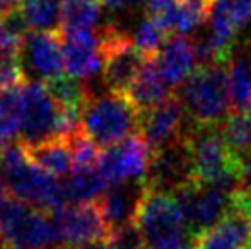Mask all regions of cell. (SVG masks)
Returning a JSON list of instances; mask_svg holds the SVG:
<instances>
[{"label":"cell","instance_id":"obj_23","mask_svg":"<svg viewBox=\"0 0 251 249\" xmlns=\"http://www.w3.org/2000/svg\"><path fill=\"white\" fill-rule=\"evenodd\" d=\"M101 19V7L96 0H66L63 6L61 33H86L94 31Z\"/></svg>","mask_w":251,"mask_h":249},{"label":"cell","instance_id":"obj_36","mask_svg":"<svg viewBox=\"0 0 251 249\" xmlns=\"http://www.w3.org/2000/svg\"><path fill=\"white\" fill-rule=\"evenodd\" d=\"M84 249H114L108 242H99V244H94V246H90V248H84Z\"/></svg>","mask_w":251,"mask_h":249},{"label":"cell","instance_id":"obj_14","mask_svg":"<svg viewBox=\"0 0 251 249\" xmlns=\"http://www.w3.org/2000/svg\"><path fill=\"white\" fill-rule=\"evenodd\" d=\"M185 126H187V112L178 94L169 96L156 108L141 114V138L151 147L152 154L180 141L185 134Z\"/></svg>","mask_w":251,"mask_h":249},{"label":"cell","instance_id":"obj_30","mask_svg":"<svg viewBox=\"0 0 251 249\" xmlns=\"http://www.w3.org/2000/svg\"><path fill=\"white\" fill-rule=\"evenodd\" d=\"M147 17L156 21L167 33L176 31L178 13H180V0H151L147 4Z\"/></svg>","mask_w":251,"mask_h":249},{"label":"cell","instance_id":"obj_38","mask_svg":"<svg viewBox=\"0 0 251 249\" xmlns=\"http://www.w3.org/2000/svg\"><path fill=\"white\" fill-rule=\"evenodd\" d=\"M11 249H35V248H26V246H13Z\"/></svg>","mask_w":251,"mask_h":249},{"label":"cell","instance_id":"obj_13","mask_svg":"<svg viewBox=\"0 0 251 249\" xmlns=\"http://www.w3.org/2000/svg\"><path fill=\"white\" fill-rule=\"evenodd\" d=\"M191 181H195V176L185 138L152 154L145 178L147 189L176 194Z\"/></svg>","mask_w":251,"mask_h":249},{"label":"cell","instance_id":"obj_35","mask_svg":"<svg viewBox=\"0 0 251 249\" xmlns=\"http://www.w3.org/2000/svg\"><path fill=\"white\" fill-rule=\"evenodd\" d=\"M160 249H193V246L189 248V244H185L183 240H180V242L169 244V246H163V248H160Z\"/></svg>","mask_w":251,"mask_h":249},{"label":"cell","instance_id":"obj_17","mask_svg":"<svg viewBox=\"0 0 251 249\" xmlns=\"http://www.w3.org/2000/svg\"><path fill=\"white\" fill-rule=\"evenodd\" d=\"M193 249H251V222L231 209L213 227L193 236Z\"/></svg>","mask_w":251,"mask_h":249},{"label":"cell","instance_id":"obj_8","mask_svg":"<svg viewBox=\"0 0 251 249\" xmlns=\"http://www.w3.org/2000/svg\"><path fill=\"white\" fill-rule=\"evenodd\" d=\"M51 220L61 236V249H84L94 244L105 242L110 235L99 201H83L61 205L51 211Z\"/></svg>","mask_w":251,"mask_h":249},{"label":"cell","instance_id":"obj_26","mask_svg":"<svg viewBox=\"0 0 251 249\" xmlns=\"http://www.w3.org/2000/svg\"><path fill=\"white\" fill-rule=\"evenodd\" d=\"M211 0H180V13L176 33L178 35H196L207 24L209 19Z\"/></svg>","mask_w":251,"mask_h":249},{"label":"cell","instance_id":"obj_25","mask_svg":"<svg viewBox=\"0 0 251 249\" xmlns=\"http://www.w3.org/2000/svg\"><path fill=\"white\" fill-rule=\"evenodd\" d=\"M130 39L147 59H152L169 39V33L151 17H145L132 28Z\"/></svg>","mask_w":251,"mask_h":249},{"label":"cell","instance_id":"obj_4","mask_svg":"<svg viewBox=\"0 0 251 249\" xmlns=\"http://www.w3.org/2000/svg\"><path fill=\"white\" fill-rule=\"evenodd\" d=\"M0 240L9 246L61 249V236L53 220L42 209L26 205L17 198H7L0 209Z\"/></svg>","mask_w":251,"mask_h":249},{"label":"cell","instance_id":"obj_28","mask_svg":"<svg viewBox=\"0 0 251 249\" xmlns=\"http://www.w3.org/2000/svg\"><path fill=\"white\" fill-rule=\"evenodd\" d=\"M106 242L114 249H151L143 231L136 220H130L123 225L110 229V235L106 238Z\"/></svg>","mask_w":251,"mask_h":249},{"label":"cell","instance_id":"obj_39","mask_svg":"<svg viewBox=\"0 0 251 249\" xmlns=\"http://www.w3.org/2000/svg\"><path fill=\"white\" fill-rule=\"evenodd\" d=\"M0 249H4V242L2 240H0Z\"/></svg>","mask_w":251,"mask_h":249},{"label":"cell","instance_id":"obj_33","mask_svg":"<svg viewBox=\"0 0 251 249\" xmlns=\"http://www.w3.org/2000/svg\"><path fill=\"white\" fill-rule=\"evenodd\" d=\"M7 201V187L2 180V176H0V209L4 207V203Z\"/></svg>","mask_w":251,"mask_h":249},{"label":"cell","instance_id":"obj_34","mask_svg":"<svg viewBox=\"0 0 251 249\" xmlns=\"http://www.w3.org/2000/svg\"><path fill=\"white\" fill-rule=\"evenodd\" d=\"M7 139H9V136H7L6 132L0 128V158H2V154H4V150H6Z\"/></svg>","mask_w":251,"mask_h":249},{"label":"cell","instance_id":"obj_11","mask_svg":"<svg viewBox=\"0 0 251 249\" xmlns=\"http://www.w3.org/2000/svg\"><path fill=\"white\" fill-rule=\"evenodd\" d=\"M152 159V150L141 136L119 141L106 147L99 154L98 167L105 174L108 183H126V181H145Z\"/></svg>","mask_w":251,"mask_h":249},{"label":"cell","instance_id":"obj_37","mask_svg":"<svg viewBox=\"0 0 251 249\" xmlns=\"http://www.w3.org/2000/svg\"><path fill=\"white\" fill-rule=\"evenodd\" d=\"M244 110H246V114H248V116H251V97L248 99V103L244 104Z\"/></svg>","mask_w":251,"mask_h":249},{"label":"cell","instance_id":"obj_9","mask_svg":"<svg viewBox=\"0 0 251 249\" xmlns=\"http://www.w3.org/2000/svg\"><path fill=\"white\" fill-rule=\"evenodd\" d=\"M19 138L21 143H37L55 138L59 104L50 94L46 83L29 81L19 90Z\"/></svg>","mask_w":251,"mask_h":249},{"label":"cell","instance_id":"obj_7","mask_svg":"<svg viewBox=\"0 0 251 249\" xmlns=\"http://www.w3.org/2000/svg\"><path fill=\"white\" fill-rule=\"evenodd\" d=\"M99 37H101L103 57H105L103 83L110 90L125 94L149 59L134 46L130 33L119 28L118 24L105 26Z\"/></svg>","mask_w":251,"mask_h":249},{"label":"cell","instance_id":"obj_2","mask_svg":"<svg viewBox=\"0 0 251 249\" xmlns=\"http://www.w3.org/2000/svg\"><path fill=\"white\" fill-rule=\"evenodd\" d=\"M81 121L84 134L98 147L106 149L140 130L141 114L126 94L110 88L98 92L86 86Z\"/></svg>","mask_w":251,"mask_h":249},{"label":"cell","instance_id":"obj_29","mask_svg":"<svg viewBox=\"0 0 251 249\" xmlns=\"http://www.w3.org/2000/svg\"><path fill=\"white\" fill-rule=\"evenodd\" d=\"M24 66L19 51H0V90H13L24 84Z\"/></svg>","mask_w":251,"mask_h":249},{"label":"cell","instance_id":"obj_12","mask_svg":"<svg viewBox=\"0 0 251 249\" xmlns=\"http://www.w3.org/2000/svg\"><path fill=\"white\" fill-rule=\"evenodd\" d=\"M63 35L57 31H35L29 29L21 48V59L26 75L31 81L50 83L64 72Z\"/></svg>","mask_w":251,"mask_h":249},{"label":"cell","instance_id":"obj_3","mask_svg":"<svg viewBox=\"0 0 251 249\" xmlns=\"http://www.w3.org/2000/svg\"><path fill=\"white\" fill-rule=\"evenodd\" d=\"M180 97L189 123L220 126L233 112L229 77L226 64H203L181 84Z\"/></svg>","mask_w":251,"mask_h":249},{"label":"cell","instance_id":"obj_24","mask_svg":"<svg viewBox=\"0 0 251 249\" xmlns=\"http://www.w3.org/2000/svg\"><path fill=\"white\" fill-rule=\"evenodd\" d=\"M220 130L229 150L237 159L251 152V116L242 112H231L220 124Z\"/></svg>","mask_w":251,"mask_h":249},{"label":"cell","instance_id":"obj_18","mask_svg":"<svg viewBox=\"0 0 251 249\" xmlns=\"http://www.w3.org/2000/svg\"><path fill=\"white\" fill-rule=\"evenodd\" d=\"M145 193V181L116 183L112 189H106L105 194L98 201L110 229L123 225L130 220H136V213H138V207H140Z\"/></svg>","mask_w":251,"mask_h":249},{"label":"cell","instance_id":"obj_16","mask_svg":"<svg viewBox=\"0 0 251 249\" xmlns=\"http://www.w3.org/2000/svg\"><path fill=\"white\" fill-rule=\"evenodd\" d=\"M152 59L171 88L181 86L193 75L196 64H198L195 44H193V41L185 39V35L169 37Z\"/></svg>","mask_w":251,"mask_h":249},{"label":"cell","instance_id":"obj_31","mask_svg":"<svg viewBox=\"0 0 251 249\" xmlns=\"http://www.w3.org/2000/svg\"><path fill=\"white\" fill-rule=\"evenodd\" d=\"M149 2L151 0H101V6L110 13L126 15L138 9H145Z\"/></svg>","mask_w":251,"mask_h":249},{"label":"cell","instance_id":"obj_21","mask_svg":"<svg viewBox=\"0 0 251 249\" xmlns=\"http://www.w3.org/2000/svg\"><path fill=\"white\" fill-rule=\"evenodd\" d=\"M108 180L99 167H75L63 181L66 203H83L99 200L106 191Z\"/></svg>","mask_w":251,"mask_h":249},{"label":"cell","instance_id":"obj_5","mask_svg":"<svg viewBox=\"0 0 251 249\" xmlns=\"http://www.w3.org/2000/svg\"><path fill=\"white\" fill-rule=\"evenodd\" d=\"M183 138L191 156L195 181L215 183L226 174L240 173L238 159L229 150L220 126H198L187 119Z\"/></svg>","mask_w":251,"mask_h":249},{"label":"cell","instance_id":"obj_6","mask_svg":"<svg viewBox=\"0 0 251 249\" xmlns=\"http://www.w3.org/2000/svg\"><path fill=\"white\" fill-rule=\"evenodd\" d=\"M136 222L145 235L151 249H160L163 246L183 240L187 231L183 211L175 194L158 193L147 189L141 200Z\"/></svg>","mask_w":251,"mask_h":249},{"label":"cell","instance_id":"obj_15","mask_svg":"<svg viewBox=\"0 0 251 249\" xmlns=\"http://www.w3.org/2000/svg\"><path fill=\"white\" fill-rule=\"evenodd\" d=\"M63 51L66 75L81 81L103 72L105 57H103V44L99 33L86 31V33L63 35Z\"/></svg>","mask_w":251,"mask_h":249},{"label":"cell","instance_id":"obj_1","mask_svg":"<svg viewBox=\"0 0 251 249\" xmlns=\"http://www.w3.org/2000/svg\"><path fill=\"white\" fill-rule=\"evenodd\" d=\"M0 176L7 193L26 205L55 211L66 203L63 181L39 169L28 158L21 141L6 147L0 158Z\"/></svg>","mask_w":251,"mask_h":249},{"label":"cell","instance_id":"obj_19","mask_svg":"<svg viewBox=\"0 0 251 249\" xmlns=\"http://www.w3.org/2000/svg\"><path fill=\"white\" fill-rule=\"evenodd\" d=\"M125 94L132 101L134 106L138 108L140 114L152 110L158 104L163 103L169 96H173L171 86L160 74L154 59H149L145 62V66L141 68V72L138 74V77L134 79V83L128 86V90Z\"/></svg>","mask_w":251,"mask_h":249},{"label":"cell","instance_id":"obj_27","mask_svg":"<svg viewBox=\"0 0 251 249\" xmlns=\"http://www.w3.org/2000/svg\"><path fill=\"white\" fill-rule=\"evenodd\" d=\"M50 94L53 96L59 106H77L83 108L84 99H86V86L81 84L79 79L70 75H61L46 83Z\"/></svg>","mask_w":251,"mask_h":249},{"label":"cell","instance_id":"obj_20","mask_svg":"<svg viewBox=\"0 0 251 249\" xmlns=\"http://www.w3.org/2000/svg\"><path fill=\"white\" fill-rule=\"evenodd\" d=\"M28 158L35 163L39 169L46 171L55 178H63L74 171V156H72L70 145L63 138H48L37 141V143H22Z\"/></svg>","mask_w":251,"mask_h":249},{"label":"cell","instance_id":"obj_10","mask_svg":"<svg viewBox=\"0 0 251 249\" xmlns=\"http://www.w3.org/2000/svg\"><path fill=\"white\" fill-rule=\"evenodd\" d=\"M183 211L185 225L191 236L213 227L231 211V196L216 183L191 181L175 194Z\"/></svg>","mask_w":251,"mask_h":249},{"label":"cell","instance_id":"obj_32","mask_svg":"<svg viewBox=\"0 0 251 249\" xmlns=\"http://www.w3.org/2000/svg\"><path fill=\"white\" fill-rule=\"evenodd\" d=\"M238 169H240V187L251 191V152L238 159Z\"/></svg>","mask_w":251,"mask_h":249},{"label":"cell","instance_id":"obj_22","mask_svg":"<svg viewBox=\"0 0 251 249\" xmlns=\"http://www.w3.org/2000/svg\"><path fill=\"white\" fill-rule=\"evenodd\" d=\"M63 6V0H22L19 11L29 29L57 31L61 29Z\"/></svg>","mask_w":251,"mask_h":249}]
</instances>
